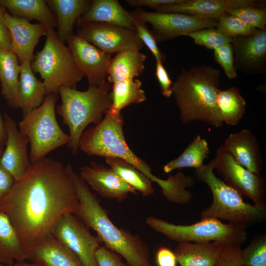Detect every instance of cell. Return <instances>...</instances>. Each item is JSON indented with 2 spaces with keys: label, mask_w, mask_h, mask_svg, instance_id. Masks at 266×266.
I'll return each instance as SVG.
<instances>
[{
  "label": "cell",
  "mask_w": 266,
  "mask_h": 266,
  "mask_svg": "<svg viewBox=\"0 0 266 266\" xmlns=\"http://www.w3.org/2000/svg\"><path fill=\"white\" fill-rule=\"evenodd\" d=\"M79 202L63 164L45 157L32 165L0 202L26 252L51 234L64 215L76 214Z\"/></svg>",
  "instance_id": "1"
},
{
  "label": "cell",
  "mask_w": 266,
  "mask_h": 266,
  "mask_svg": "<svg viewBox=\"0 0 266 266\" xmlns=\"http://www.w3.org/2000/svg\"><path fill=\"white\" fill-rule=\"evenodd\" d=\"M66 168L73 182L78 200L75 215L87 227L96 232L106 248L122 257L130 266H153L150 261V248L141 237L115 226L79 174L70 164Z\"/></svg>",
  "instance_id": "2"
},
{
  "label": "cell",
  "mask_w": 266,
  "mask_h": 266,
  "mask_svg": "<svg viewBox=\"0 0 266 266\" xmlns=\"http://www.w3.org/2000/svg\"><path fill=\"white\" fill-rule=\"evenodd\" d=\"M220 76V71L209 65L182 70L172 91L183 124L200 121L217 128L223 126L216 101Z\"/></svg>",
  "instance_id": "3"
},
{
  "label": "cell",
  "mask_w": 266,
  "mask_h": 266,
  "mask_svg": "<svg viewBox=\"0 0 266 266\" xmlns=\"http://www.w3.org/2000/svg\"><path fill=\"white\" fill-rule=\"evenodd\" d=\"M111 84L105 80L100 86H89L85 91L62 86L58 90L61 103L57 112L68 128L70 141L67 144L73 154L79 149L80 137L86 127L98 125L112 104Z\"/></svg>",
  "instance_id": "4"
},
{
  "label": "cell",
  "mask_w": 266,
  "mask_h": 266,
  "mask_svg": "<svg viewBox=\"0 0 266 266\" xmlns=\"http://www.w3.org/2000/svg\"><path fill=\"white\" fill-rule=\"evenodd\" d=\"M215 159L195 169L194 175L210 188L213 200L200 214L201 218H214L246 229L266 218V208H261L245 202L236 190L217 177L214 172Z\"/></svg>",
  "instance_id": "5"
},
{
  "label": "cell",
  "mask_w": 266,
  "mask_h": 266,
  "mask_svg": "<svg viewBox=\"0 0 266 266\" xmlns=\"http://www.w3.org/2000/svg\"><path fill=\"white\" fill-rule=\"evenodd\" d=\"M124 123L121 113L115 114L108 110L98 125L84 131L79 140V148L90 156L124 160L162 188L165 179L153 174L149 166L128 146L123 133Z\"/></svg>",
  "instance_id": "6"
},
{
  "label": "cell",
  "mask_w": 266,
  "mask_h": 266,
  "mask_svg": "<svg viewBox=\"0 0 266 266\" xmlns=\"http://www.w3.org/2000/svg\"><path fill=\"white\" fill-rule=\"evenodd\" d=\"M58 93L47 95L38 107L23 115L19 122V131L27 136L30 144L29 155L31 163L34 164L53 150L67 144L69 134L59 126L56 116Z\"/></svg>",
  "instance_id": "7"
},
{
  "label": "cell",
  "mask_w": 266,
  "mask_h": 266,
  "mask_svg": "<svg viewBox=\"0 0 266 266\" xmlns=\"http://www.w3.org/2000/svg\"><path fill=\"white\" fill-rule=\"evenodd\" d=\"M42 49L33 56L32 70L43 79L47 94L58 93L62 86L76 89L84 76L67 45L58 38L54 29H48Z\"/></svg>",
  "instance_id": "8"
},
{
  "label": "cell",
  "mask_w": 266,
  "mask_h": 266,
  "mask_svg": "<svg viewBox=\"0 0 266 266\" xmlns=\"http://www.w3.org/2000/svg\"><path fill=\"white\" fill-rule=\"evenodd\" d=\"M146 223L156 232L178 243L224 241L241 245L247 239L246 229L230 223H224L214 218H201L198 222L190 225H179L149 216Z\"/></svg>",
  "instance_id": "9"
},
{
  "label": "cell",
  "mask_w": 266,
  "mask_h": 266,
  "mask_svg": "<svg viewBox=\"0 0 266 266\" xmlns=\"http://www.w3.org/2000/svg\"><path fill=\"white\" fill-rule=\"evenodd\" d=\"M134 18L151 25L157 42L166 41L201 29L216 28L217 20L180 13L149 12L137 9L129 12Z\"/></svg>",
  "instance_id": "10"
},
{
  "label": "cell",
  "mask_w": 266,
  "mask_h": 266,
  "mask_svg": "<svg viewBox=\"0 0 266 266\" xmlns=\"http://www.w3.org/2000/svg\"><path fill=\"white\" fill-rule=\"evenodd\" d=\"M214 159L215 169L227 184L249 198L255 206L266 208L265 181L260 174L239 165L222 145L217 149Z\"/></svg>",
  "instance_id": "11"
},
{
  "label": "cell",
  "mask_w": 266,
  "mask_h": 266,
  "mask_svg": "<svg viewBox=\"0 0 266 266\" xmlns=\"http://www.w3.org/2000/svg\"><path fill=\"white\" fill-rule=\"evenodd\" d=\"M51 234L73 252L83 266H98L96 253L101 242L74 214L63 215L55 224Z\"/></svg>",
  "instance_id": "12"
},
{
  "label": "cell",
  "mask_w": 266,
  "mask_h": 266,
  "mask_svg": "<svg viewBox=\"0 0 266 266\" xmlns=\"http://www.w3.org/2000/svg\"><path fill=\"white\" fill-rule=\"evenodd\" d=\"M79 27L77 35L110 55L128 50L139 51L144 46L134 31L120 26L90 23Z\"/></svg>",
  "instance_id": "13"
},
{
  "label": "cell",
  "mask_w": 266,
  "mask_h": 266,
  "mask_svg": "<svg viewBox=\"0 0 266 266\" xmlns=\"http://www.w3.org/2000/svg\"><path fill=\"white\" fill-rule=\"evenodd\" d=\"M66 42L76 65L87 77L89 86H100L106 80L111 55L77 34H72Z\"/></svg>",
  "instance_id": "14"
},
{
  "label": "cell",
  "mask_w": 266,
  "mask_h": 266,
  "mask_svg": "<svg viewBox=\"0 0 266 266\" xmlns=\"http://www.w3.org/2000/svg\"><path fill=\"white\" fill-rule=\"evenodd\" d=\"M231 44L236 70L248 74L266 70V29H256L251 35L233 38Z\"/></svg>",
  "instance_id": "15"
},
{
  "label": "cell",
  "mask_w": 266,
  "mask_h": 266,
  "mask_svg": "<svg viewBox=\"0 0 266 266\" xmlns=\"http://www.w3.org/2000/svg\"><path fill=\"white\" fill-rule=\"evenodd\" d=\"M6 139L0 164L13 177L19 179L30 168L31 163L28 153L29 140L18 129L15 120L8 114L3 116Z\"/></svg>",
  "instance_id": "16"
},
{
  "label": "cell",
  "mask_w": 266,
  "mask_h": 266,
  "mask_svg": "<svg viewBox=\"0 0 266 266\" xmlns=\"http://www.w3.org/2000/svg\"><path fill=\"white\" fill-rule=\"evenodd\" d=\"M79 175L100 197L122 201L136 191L126 183L110 167L91 162L80 168Z\"/></svg>",
  "instance_id": "17"
},
{
  "label": "cell",
  "mask_w": 266,
  "mask_h": 266,
  "mask_svg": "<svg viewBox=\"0 0 266 266\" xmlns=\"http://www.w3.org/2000/svg\"><path fill=\"white\" fill-rule=\"evenodd\" d=\"M5 22L11 38V50L16 55L20 65L31 62L34 48L48 28L40 23L33 24L27 19L11 15L7 11Z\"/></svg>",
  "instance_id": "18"
},
{
  "label": "cell",
  "mask_w": 266,
  "mask_h": 266,
  "mask_svg": "<svg viewBox=\"0 0 266 266\" xmlns=\"http://www.w3.org/2000/svg\"><path fill=\"white\" fill-rule=\"evenodd\" d=\"M265 2L256 0H185L163 5L156 12L180 13L205 19H216L231 9L249 6L264 7Z\"/></svg>",
  "instance_id": "19"
},
{
  "label": "cell",
  "mask_w": 266,
  "mask_h": 266,
  "mask_svg": "<svg viewBox=\"0 0 266 266\" xmlns=\"http://www.w3.org/2000/svg\"><path fill=\"white\" fill-rule=\"evenodd\" d=\"M222 146L239 165L254 173L260 174L262 156L256 137L250 130L243 129L231 133Z\"/></svg>",
  "instance_id": "20"
},
{
  "label": "cell",
  "mask_w": 266,
  "mask_h": 266,
  "mask_svg": "<svg viewBox=\"0 0 266 266\" xmlns=\"http://www.w3.org/2000/svg\"><path fill=\"white\" fill-rule=\"evenodd\" d=\"M26 254L28 260L45 266H83L75 255L51 234L33 245Z\"/></svg>",
  "instance_id": "21"
},
{
  "label": "cell",
  "mask_w": 266,
  "mask_h": 266,
  "mask_svg": "<svg viewBox=\"0 0 266 266\" xmlns=\"http://www.w3.org/2000/svg\"><path fill=\"white\" fill-rule=\"evenodd\" d=\"M78 26L90 23H103L134 31L132 16L117 0H94L77 20Z\"/></svg>",
  "instance_id": "22"
},
{
  "label": "cell",
  "mask_w": 266,
  "mask_h": 266,
  "mask_svg": "<svg viewBox=\"0 0 266 266\" xmlns=\"http://www.w3.org/2000/svg\"><path fill=\"white\" fill-rule=\"evenodd\" d=\"M228 243L224 241L179 242L174 252L180 266H213Z\"/></svg>",
  "instance_id": "23"
},
{
  "label": "cell",
  "mask_w": 266,
  "mask_h": 266,
  "mask_svg": "<svg viewBox=\"0 0 266 266\" xmlns=\"http://www.w3.org/2000/svg\"><path fill=\"white\" fill-rule=\"evenodd\" d=\"M47 3L55 12L57 21L56 34L63 43L72 34L74 23L91 6L87 0H48Z\"/></svg>",
  "instance_id": "24"
},
{
  "label": "cell",
  "mask_w": 266,
  "mask_h": 266,
  "mask_svg": "<svg viewBox=\"0 0 266 266\" xmlns=\"http://www.w3.org/2000/svg\"><path fill=\"white\" fill-rule=\"evenodd\" d=\"M31 63L20 65L18 104L23 115L39 106L47 95L43 82L32 70Z\"/></svg>",
  "instance_id": "25"
},
{
  "label": "cell",
  "mask_w": 266,
  "mask_h": 266,
  "mask_svg": "<svg viewBox=\"0 0 266 266\" xmlns=\"http://www.w3.org/2000/svg\"><path fill=\"white\" fill-rule=\"evenodd\" d=\"M19 75L20 64L16 55L11 50L0 49L1 94L13 109H19Z\"/></svg>",
  "instance_id": "26"
},
{
  "label": "cell",
  "mask_w": 266,
  "mask_h": 266,
  "mask_svg": "<svg viewBox=\"0 0 266 266\" xmlns=\"http://www.w3.org/2000/svg\"><path fill=\"white\" fill-rule=\"evenodd\" d=\"M0 5L17 17L35 20L48 29L57 27L55 14L45 0H0Z\"/></svg>",
  "instance_id": "27"
},
{
  "label": "cell",
  "mask_w": 266,
  "mask_h": 266,
  "mask_svg": "<svg viewBox=\"0 0 266 266\" xmlns=\"http://www.w3.org/2000/svg\"><path fill=\"white\" fill-rule=\"evenodd\" d=\"M146 56L137 50H128L112 58L108 68L107 81H117L133 79L140 75L145 68Z\"/></svg>",
  "instance_id": "28"
},
{
  "label": "cell",
  "mask_w": 266,
  "mask_h": 266,
  "mask_svg": "<svg viewBox=\"0 0 266 266\" xmlns=\"http://www.w3.org/2000/svg\"><path fill=\"white\" fill-rule=\"evenodd\" d=\"M28 260L26 252L7 216L0 212V264L10 266Z\"/></svg>",
  "instance_id": "29"
},
{
  "label": "cell",
  "mask_w": 266,
  "mask_h": 266,
  "mask_svg": "<svg viewBox=\"0 0 266 266\" xmlns=\"http://www.w3.org/2000/svg\"><path fill=\"white\" fill-rule=\"evenodd\" d=\"M142 82L137 79H126L112 84L111 95L112 104L109 111L115 114L121 113L125 107L139 103L146 99Z\"/></svg>",
  "instance_id": "30"
},
{
  "label": "cell",
  "mask_w": 266,
  "mask_h": 266,
  "mask_svg": "<svg viewBox=\"0 0 266 266\" xmlns=\"http://www.w3.org/2000/svg\"><path fill=\"white\" fill-rule=\"evenodd\" d=\"M217 105L222 120L228 125L235 126L245 112L246 101L236 87L218 89Z\"/></svg>",
  "instance_id": "31"
},
{
  "label": "cell",
  "mask_w": 266,
  "mask_h": 266,
  "mask_svg": "<svg viewBox=\"0 0 266 266\" xmlns=\"http://www.w3.org/2000/svg\"><path fill=\"white\" fill-rule=\"evenodd\" d=\"M209 153L208 143L198 135L179 157L164 166L163 170L168 173L176 169L187 167L199 169L204 165L203 161L207 158Z\"/></svg>",
  "instance_id": "32"
},
{
  "label": "cell",
  "mask_w": 266,
  "mask_h": 266,
  "mask_svg": "<svg viewBox=\"0 0 266 266\" xmlns=\"http://www.w3.org/2000/svg\"><path fill=\"white\" fill-rule=\"evenodd\" d=\"M105 162L122 180L143 196L154 194L152 182L132 165L118 158L107 157Z\"/></svg>",
  "instance_id": "33"
},
{
  "label": "cell",
  "mask_w": 266,
  "mask_h": 266,
  "mask_svg": "<svg viewBox=\"0 0 266 266\" xmlns=\"http://www.w3.org/2000/svg\"><path fill=\"white\" fill-rule=\"evenodd\" d=\"M243 266H266V234L255 236L249 244L241 249Z\"/></svg>",
  "instance_id": "34"
},
{
  "label": "cell",
  "mask_w": 266,
  "mask_h": 266,
  "mask_svg": "<svg viewBox=\"0 0 266 266\" xmlns=\"http://www.w3.org/2000/svg\"><path fill=\"white\" fill-rule=\"evenodd\" d=\"M186 36L192 38L196 44L213 50L223 45L231 43L233 40V38L225 35L215 28L201 29Z\"/></svg>",
  "instance_id": "35"
},
{
  "label": "cell",
  "mask_w": 266,
  "mask_h": 266,
  "mask_svg": "<svg viewBox=\"0 0 266 266\" xmlns=\"http://www.w3.org/2000/svg\"><path fill=\"white\" fill-rule=\"evenodd\" d=\"M216 29L225 35L234 38L251 35L257 29L247 25L233 16L226 14L217 19Z\"/></svg>",
  "instance_id": "36"
},
{
  "label": "cell",
  "mask_w": 266,
  "mask_h": 266,
  "mask_svg": "<svg viewBox=\"0 0 266 266\" xmlns=\"http://www.w3.org/2000/svg\"><path fill=\"white\" fill-rule=\"evenodd\" d=\"M227 13L254 28L266 29V9L264 7L249 6L235 8L230 10Z\"/></svg>",
  "instance_id": "37"
},
{
  "label": "cell",
  "mask_w": 266,
  "mask_h": 266,
  "mask_svg": "<svg viewBox=\"0 0 266 266\" xmlns=\"http://www.w3.org/2000/svg\"><path fill=\"white\" fill-rule=\"evenodd\" d=\"M132 21L139 38L150 50L156 62L163 63L166 59V56L158 47V42L152 32L148 29L146 23L133 16Z\"/></svg>",
  "instance_id": "38"
},
{
  "label": "cell",
  "mask_w": 266,
  "mask_h": 266,
  "mask_svg": "<svg viewBox=\"0 0 266 266\" xmlns=\"http://www.w3.org/2000/svg\"><path fill=\"white\" fill-rule=\"evenodd\" d=\"M214 56L216 62L221 66L229 79H233L237 76L231 43L223 45L214 49Z\"/></svg>",
  "instance_id": "39"
},
{
  "label": "cell",
  "mask_w": 266,
  "mask_h": 266,
  "mask_svg": "<svg viewBox=\"0 0 266 266\" xmlns=\"http://www.w3.org/2000/svg\"><path fill=\"white\" fill-rule=\"evenodd\" d=\"M241 245L228 243L213 266H243L241 257Z\"/></svg>",
  "instance_id": "40"
},
{
  "label": "cell",
  "mask_w": 266,
  "mask_h": 266,
  "mask_svg": "<svg viewBox=\"0 0 266 266\" xmlns=\"http://www.w3.org/2000/svg\"><path fill=\"white\" fill-rule=\"evenodd\" d=\"M96 259L98 266H130L122 260L120 255L104 245H101L96 251Z\"/></svg>",
  "instance_id": "41"
},
{
  "label": "cell",
  "mask_w": 266,
  "mask_h": 266,
  "mask_svg": "<svg viewBox=\"0 0 266 266\" xmlns=\"http://www.w3.org/2000/svg\"><path fill=\"white\" fill-rule=\"evenodd\" d=\"M155 74L161 87L162 94L166 98H170L172 95V84L162 63L156 62Z\"/></svg>",
  "instance_id": "42"
},
{
  "label": "cell",
  "mask_w": 266,
  "mask_h": 266,
  "mask_svg": "<svg viewBox=\"0 0 266 266\" xmlns=\"http://www.w3.org/2000/svg\"><path fill=\"white\" fill-rule=\"evenodd\" d=\"M156 262L157 266H176L177 259L174 252L169 248L161 246L157 250Z\"/></svg>",
  "instance_id": "43"
},
{
  "label": "cell",
  "mask_w": 266,
  "mask_h": 266,
  "mask_svg": "<svg viewBox=\"0 0 266 266\" xmlns=\"http://www.w3.org/2000/svg\"><path fill=\"white\" fill-rule=\"evenodd\" d=\"M185 0H126L125 1L133 7H148L156 10L163 5L183 2Z\"/></svg>",
  "instance_id": "44"
},
{
  "label": "cell",
  "mask_w": 266,
  "mask_h": 266,
  "mask_svg": "<svg viewBox=\"0 0 266 266\" xmlns=\"http://www.w3.org/2000/svg\"><path fill=\"white\" fill-rule=\"evenodd\" d=\"M6 12L0 5V49L11 50V38L5 19Z\"/></svg>",
  "instance_id": "45"
},
{
  "label": "cell",
  "mask_w": 266,
  "mask_h": 266,
  "mask_svg": "<svg viewBox=\"0 0 266 266\" xmlns=\"http://www.w3.org/2000/svg\"><path fill=\"white\" fill-rule=\"evenodd\" d=\"M15 180L0 164V202L13 187Z\"/></svg>",
  "instance_id": "46"
},
{
  "label": "cell",
  "mask_w": 266,
  "mask_h": 266,
  "mask_svg": "<svg viewBox=\"0 0 266 266\" xmlns=\"http://www.w3.org/2000/svg\"><path fill=\"white\" fill-rule=\"evenodd\" d=\"M6 133L5 131L3 116L0 113V140L4 146L6 142Z\"/></svg>",
  "instance_id": "47"
},
{
  "label": "cell",
  "mask_w": 266,
  "mask_h": 266,
  "mask_svg": "<svg viewBox=\"0 0 266 266\" xmlns=\"http://www.w3.org/2000/svg\"><path fill=\"white\" fill-rule=\"evenodd\" d=\"M31 262V263H28L25 261L23 262H16L10 266H45L38 262Z\"/></svg>",
  "instance_id": "48"
},
{
  "label": "cell",
  "mask_w": 266,
  "mask_h": 266,
  "mask_svg": "<svg viewBox=\"0 0 266 266\" xmlns=\"http://www.w3.org/2000/svg\"><path fill=\"white\" fill-rule=\"evenodd\" d=\"M4 149V146L0 140V158L1 157Z\"/></svg>",
  "instance_id": "49"
},
{
  "label": "cell",
  "mask_w": 266,
  "mask_h": 266,
  "mask_svg": "<svg viewBox=\"0 0 266 266\" xmlns=\"http://www.w3.org/2000/svg\"><path fill=\"white\" fill-rule=\"evenodd\" d=\"M0 266H4V265H2V264H0Z\"/></svg>",
  "instance_id": "50"
},
{
  "label": "cell",
  "mask_w": 266,
  "mask_h": 266,
  "mask_svg": "<svg viewBox=\"0 0 266 266\" xmlns=\"http://www.w3.org/2000/svg\"></svg>",
  "instance_id": "51"
}]
</instances>
